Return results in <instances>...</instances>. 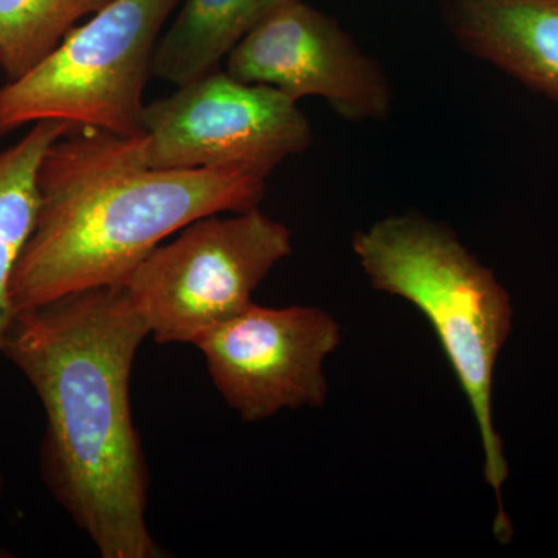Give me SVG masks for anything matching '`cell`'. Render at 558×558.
<instances>
[{
	"instance_id": "7",
	"label": "cell",
	"mask_w": 558,
	"mask_h": 558,
	"mask_svg": "<svg viewBox=\"0 0 558 558\" xmlns=\"http://www.w3.org/2000/svg\"><path fill=\"white\" fill-rule=\"evenodd\" d=\"M339 323L311 306L282 310L253 303L194 343L213 385L242 421L281 410L318 409L328 396L323 365L339 347Z\"/></svg>"
},
{
	"instance_id": "14",
	"label": "cell",
	"mask_w": 558,
	"mask_h": 558,
	"mask_svg": "<svg viewBox=\"0 0 558 558\" xmlns=\"http://www.w3.org/2000/svg\"><path fill=\"white\" fill-rule=\"evenodd\" d=\"M7 557H11V554L9 553V550L0 549V558H7Z\"/></svg>"
},
{
	"instance_id": "5",
	"label": "cell",
	"mask_w": 558,
	"mask_h": 558,
	"mask_svg": "<svg viewBox=\"0 0 558 558\" xmlns=\"http://www.w3.org/2000/svg\"><path fill=\"white\" fill-rule=\"evenodd\" d=\"M290 253L288 227L258 207L207 216L154 250L124 288L157 343L194 344L248 310L253 292Z\"/></svg>"
},
{
	"instance_id": "2",
	"label": "cell",
	"mask_w": 558,
	"mask_h": 558,
	"mask_svg": "<svg viewBox=\"0 0 558 558\" xmlns=\"http://www.w3.org/2000/svg\"><path fill=\"white\" fill-rule=\"evenodd\" d=\"M69 134L40 165L38 218L11 279L16 314L124 284L167 238L207 216L256 208L266 191L267 178L244 168L148 167L142 135Z\"/></svg>"
},
{
	"instance_id": "11",
	"label": "cell",
	"mask_w": 558,
	"mask_h": 558,
	"mask_svg": "<svg viewBox=\"0 0 558 558\" xmlns=\"http://www.w3.org/2000/svg\"><path fill=\"white\" fill-rule=\"evenodd\" d=\"M70 131L65 121H39L20 142L0 150V352L16 317L11 279L38 218L40 165Z\"/></svg>"
},
{
	"instance_id": "8",
	"label": "cell",
	"mask_w": 558,
	"mask_h": 558,
	"mask_svg": "<svg viewBox=\"0 0 558 558\" xmlns=\"http://www.w3.org/2000/svg\"><path fill=\"white\" fill-rule=\"evenodd\" d=\"M226 60L234 78L275 87L296 102L325 98L347 120H384L392 106L391 84L379 62L303 0L260 22Z\"/></svg>"
},
{
	"instance_id": "4",
	"label": "cell",
	"mask_w": 558,
	"mask_h": 558,
	"mask_svg": "<svg viewBox=\"0 0 558 558\" xmlns=\"http://www.w3.org/2000/svg\"><path fill=\"white\" fill-rule=\"evenodd\" d=\"M180 0H110L35 68L0 89V135L39 123L143 135V90L161 27Z\"/></svg>"
},
{
	"instance_id": "10",
	"label": "cell",
	"mask_w": 558,
	"mask_h": 558,
	"mask_svg": "<svg viewBox=\"0 0 558 558\" xmlns=\"http://www.w3.org/2000/svg\"><path fill=\"white\" fill-rule=\"evenodd\" d=\"M154 51L153 75L175 87L218 69L260 22L296 0H182Z\"/></svg>"
},
{
	"instance_id": "9",
	"label": "cell",
	"mask_w": 558,
	"mask_h": 558,
	"mask_svg": "<svg viewBox=\"0 0 558 558\" xmlns=\"http://www.w3.org/2000/svg\"><path fill=\"white\" fill-rule=\"evenodd\" d=\"M470 53L558 102V0H444Z\"/></svg>"
},
{
	"instance_id": "1",
	"label": "cell",
	"mask_w": 558,
	"mask_h": 558,
	"mask_svg": "<svg viewBox=\"0 0 558 558\" xmlns=\"http://www.w3.org/2000/svg\"><path fill=\"white\" fill-rule=\"evenodd\" d=\"M150 336L124 284L17 312L2 354L46 414L40 476L102 558H163L149 532V469L131 374Z\"/></svg>"
},
{
	"instance_id": "6",
	"label": "cell",
	"mask_w": 558,
	"mask_h": 558,
	"mask_svg": "<svg viewBox=\"0 0 558 558\" xmlns=\"http://www.w3.org/2000/svg\"><path fill=\"white\" fill-rule=\"evenodd\" d=\"M311 143L299 102L218 70L146 105L143 116V157L160 170L244 168L269 178Z\"/></svg>"
},
{
	"instance_id": "13",
	"label": "cell",
	"mask_w": 558,
	"mask_h": 558,
	"mask_svg": "<svg viewBox=\"0 0 558 558\" xmlns=\"http://www.w3.org/2000/svg\"><path fill=\"white\" fill-rule=\"evenodd\" d=\"M3 494H5V475L0 470V499H2Z\"/></svg>"
},
{
	"instance_id": "3",
	"label": "cell",
	"mask_w": 558,
	"mask_h": 558,
	"mask_svg": "<svg viewBox=\"0 0 558 558\" xmlns=\"http://www.w3.org/2000/svg\"><path fill=\"white\" fill-rule=\"evenodd\" d=\"M374 289L400 296L432 323L478 425L484 480L497 495L495 537L512 538L501 487L509 468L492 414L494 371L512 330L508 290L453 231L421 215L389 216L352 241Z\"/></svg>"
},
{
	"instance_id": "12",
	"label": "cell",
	"mask_w": 558,
	"mask_h": 558,
	"mask_svg": "<svg viewBox=\"0 0 558 558\" xmlns=\"http://www.w3.org/2000/svg\"><path fill=\"white\" fill-rule=\"evenodd\" d=\"M110 0H0V69L9 81L35 68L84 16Z\"/></svg>"
}]
</instances>
